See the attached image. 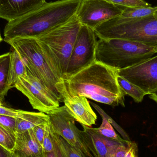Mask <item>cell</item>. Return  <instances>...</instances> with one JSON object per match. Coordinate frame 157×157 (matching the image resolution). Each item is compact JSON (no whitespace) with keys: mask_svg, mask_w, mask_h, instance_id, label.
Returning a JSON list of instances; mask_svg holds the SVG:
<instances>
[{"mask_svg":"<svg viewBox=\"0 0 157 157\" xmlns=\"http://www.w3.org/2000/svg\"><path fill=\"white\" fill-rule=\"evenodd\" d=\"M118 71L96 60L71 76L63 78L61 94L83 96L113 107H124L125 95L117 81Z\"/></svg>","mask_w":157,"mask_h":157,"instance_id":"obj_1","label":"cell"},{"mask_svg":"<svg viewBox=\"0 0 157 157\" xmlns=\"http://www.w3.org/2000/svg\"><path fill=\"white\" fill-rule=\"evenodd\" d=\"M82 0H59L46 2L34 11L8 22L4 40L14 38H36L59 26L76 14Z\"/></svg>","mask_w":157,"mask_h":157,"instance_id":"obj_2","label":"cell"},{"mask_svg":"<svg viewBox=\"0 0 157 157\" xmlns=\"http://www.w3.org/2000/svg\"><path fill=\"white\" fill-rule=\"evenodd\" d=\"M81 25L76 14L65 24L36 38L43 53L63 79Z\"/></svg>","mask_w":157,"mask_h":157,"instance_id":"obj_3","label":"cell"},{"mask_svg":"<svg viewBox=\"0 0 157 157\" xmlns=\"http://www.w3.org/2000/svg\"><path fill=\"white\" fill-rule=\"evenodd\" d=\"M21 56L26 71L63 102V79L44 55L36 38L17 37L6 40Z\"/></svg>","mask_w":157,"mask_h":157,"instance_id":"obj_4","label":"cell"},{"mask_svg":"<svg viewBox=\"0 0 157 157\" xmlns=\"http://www.w3.org/2000/svg\"><path fill=\"white\" fill-rule=\"evenodd\" d=\"M155 48L141 42L121 39H99L96 60L118 70L126 69L153 57Z\"/></svg>","mask_w":157,"mask_h":157,"instance_id":"obj_5","label":"cell"},{"mask_svg":"<svg viewBox=\"0 0 157 157\" xmlns=\"http://www.w3.org/2000/svg\"><path fill=\"white\" fill-rule=\"evenodd\" d=\"M99 39H121L141 42L157 50V18L154 14L141 18L117 17L94 29Z\"/></svg>","mask_w":157,"mask_h":157,"instance_id":"obj_6","label":"cell"},{"mask_svg":"<svg viewBox=\"0 0 157 157\" xmlns=\"http://www.w3.org/2000/svg\"><path fill=\"white\" fill-rule=\"evenodd\" d=\"M97 36L93 29L82 25L76 38L66 74L63 78L71 76L87 67L96 60Z\"/></svg>","mask_w":157,"mask_h":157,"instance_id":"obj_7","label":"cell"},{"mask_svg":"<svg viewBox=\"0 0 157 157\" xmlns=\"http://www.w3.org/2000/svg\"><path fill=\"white\" fill-rule=\"evenodd\" d=\"M25 78L20 77L16 88L28 98L33 109L47 114L59 107V100L48 88L27 71Z\"/></svg>","mask_w":157,"mask_h":157,"instance_id":"obj_8","label":"cell"},{"mask_svg":"<svg viewBox=\"0 0 157 157\" xmlns=\"http://www.w3.org/2000/svg\"><path fill=\"white\" fill-rule=\"evenodd\" d=\"M122 7L108 0H82L76 16L81 25L94 30L102 23L120 16Z\"/></svg>","mask_w":157,"mask_h":157,"instance_id":"obj_9","label":"cell"},{"mask_svg":"<svg viewBox=\"0 0 157 157\" xmlns=\"http://www.w3.org/2000/svg\"><path fill=\"white\" fill-rule=\"evenodd\" d=\"M54 132L73 146L80 149L88 157H94L81 137V131L75 125V120L68 112L65 105L48 114Z\"/></svg>","mask_w":157,"mask_h":157,"instance_id":"obj_10","label":"cell"},{"mask_svg":"<svg viewBox=\"0 0 157 157\" xmlns=\"http://www.w3.org/2000/svg\"><path fill=\"white\" fill-rule=\"evenodd\" d=\"M118 75L150 95L157 90V55L140 64L119 70Z\"/></svg>","mask_w":157,"mask_h":157,"instance_id":"obj_11","label":"cell"},{"mask_svg":"<svg viewBox=\"0 0 157 157\" xmlns=\"http://www.w3.org/2000/svg\"><path fill=\"white\" fill-rule=\"evenodd\" d=\"M61 96L67 111L75 121L88 127L96 124L98 117L86 98L83 96L70 97L65 93H63Z\"/></svg>","mask_w":157,"mask_h":157,"instance_id":"obj_12","label":"cell"},{"mask_svg":"<svg viewBox=\"0 0 157 157\" xmlns=\"http://www.w3.org/2000/svg\"><path fill=\"white\" fill-rule=\"evenodd\" d=\"M46 0H0V18L10 22L42 6Z\"/></svg>","mask_w":157,"mask_h":157,"instance_id":"obj_13","label":"cell"},{"mask_svg":"<svg viewBox=\"0 0 157 157\" xmlns=\"http://www.w3.org/2000/svg\"><path fill=\"white\" fill-rule=\"evenodd\" d=\"M13 157H46L42 146L37 142L32 129L16 133Z\"/></svg>","mask_w":157,"mask_h":157,"instance_id":"obj_14","label":"cell"},{"mask_svg":"<svg viewBox=\"0 0 157 157\" xmlns=\"http://www.w3.org/2000/svg\"><path fill=\"white\" fill-rule=\"evenodd\" d=\"M82 125L81 137L94 157H108L109 139L97 133L91 127Z\"/></svg>","mask_w":157,"mask_h":157,"instance_id":"obj_15","label":"cell"},{"mask_svg":"<svg viewBox=\"0 0 157 157\" xmlns=\"http://www.w3.org/2000/svg\"><path fill=\"white\" fill-rule=\"evenodd\" d=\"M16 119V133L24 132L37 125L49 121L48 115L46 113L24 110Z\"/></svg>","mask_w":157,"mask_h":157,"instance_id":"obj_16","label":"cell"},{"mask_svg":"<svg viewBox=\"0 0 157 157\" xmlns=\"http://www.w3.org/2000/svg\"><path fill=\"white\" fill-rule=\"evenodd\" d=\"M27 76L26 68L20 55L15 50L10 52V60L7 77L6 92L13 88L20 77L25 78Z\"/></svg>","mask_w":157,"mask_h":157,"instance_id":"obj_17","label":"cell"},{"mask_svg":"<svg viewBox=\"0 0 157 157\" xmlns=\"http://www.w3.org/2000/svg\"><path fill=\"white\" fill-rule=\"evenodd\" d=\"M117 81L124 95H129L136 102L142 101L144 96L147 95L137 86L120 75H118L117 76Z\"/></svg>","mask_w":157,"mask_h":157,"instance_id":"obj_18","label":"cell"},{"mask_svg":"<svg viewBox=\"0 0 157 157\" xmlns=\"http://www.w3.org/2000/svg\"><path fill=\"white\" fill-rule=\"evenodd\" d=\"M102 121L101 125L98 128H93V130L102 137L120 143L128 145L132 141H128L122 139L114 131L111 124L104 117H102Z\"/></svg>","mask_w":157,"mask_h":157,"instance_id":"obj_19","label":"cell"},{"mask_svg":"<svg viewBox=\"0 0 157 157\" xmlns=\"http://www.w3.org/2000/svg\"><path fill=\"white\" fill-rule=\"evenodd\" d=\"M10 52L0 55V97L3 99L6 92Z\"/></svg>","mask_w":157,"mask_h":157,"instance_id":"obj_20","label":"cell"},{"mask_svg":"<svg viewBox=\"0 0 157 157\" xmlns=\"http://www.w3.org/2000/svg\"><path fill=\"white\" fill-rule=\"evenodd\" d=\"M123 12L120 17L124 18H141L154 14L157 10L156 7H123Z\"/></svg>","mask_w":157,"mask_h":157,"instance_id":"obj_21","label":"cell"},{"mask_svg":"<svg viewBox=\"0 0 157 157\" xmlns=\"http://www.w3.org/2000/svg\"><path fill=\"white\" fill-rule=\"evenodd\" d=\"M55 137L62 157H87L80 149L69 144L56 133Z\"/></svg>","mask_w":157,"mask_h":157,"instance_id":"obj_22","label":"cell"},{"mask_svg":"<svg viewBox=\"0 0 157 157\" xmlns=\"http://www.w3.org/2000/svg\"><path fill=\"white\" fill-rule=\"evenodd\" d=\"M55 132L49 121L46 124L45 135L43 143V148L45 153H51L55 150L56 146Z\"/></svg>","mask_w":157,"mask_h":157,"instance_id":"obj_23","label":"cell"},{"mask_svg":"<svg viewBox=\"0 0 157 157\" xmlns=\"http://www.w3.org/2000/svg\"><path fill=\"white\" fill-rule=\"evenodd\" d=\"M16 135L0 125V145L12 153L15 145Z\"/></svg>","mask_w":157,"mask_h":157,"instance_id":"obj_24","label":"cell"},{"mask_svg":"<svg viewBox=\"0 0 157 157\" xmlns=\"http://www.w3.org/2000/svg\"><path fill=\"white\" fill-rule=\"evenodd\" d=\"M114 4L125 7H151L149 4L144 0H108Z\"/></svg>","mask_w":157,"mask_h":157,"instance_id":"obj_25","label":"cell"},{"mask_svg":"<svg viewBox=\"0 0 157 157\" xmlns=\"http://www.w3.org/2000/svg\"><path fill=\"white\" fill-rule=\"evenodd\" d=\"M0 125L16 134V119L14 117L0 114Z\"/></svg>","mask_w":157,"mask_h":157,"instance_id":"obj_26","label":"cell"},{"mask_svg":"<svg viewBox=\"0 0 157 157\" xmlns=\"http://www.w3.org/2000/svg\"><path fill=\"white\" fill-rule=\"evenodd\" d=\"M47 123L43 124H40L32 129L34 136L37 142L43 147V140L45 135L46 124Z\"/></svg>","mask_w":157,"mask_h":157,"instance_id":"obj_27","label":"cell"},{"mask_svg":"<svg viewBox=\"0 0 157 157\" xmlns=\"http://www.w3.org/2000/svg\"><path fill=\"white\" fill-rule=\"evenodd\" d=\"M23 110L15 109L13 108L5 107L2 104H0V114L10 117L17 118L20 115Z\"/></svg>","mask_w":157,"mask_h":157,"instance_id":"obj_28","label":"cell"},{"mask_svg":"<svg viewBox=\"0 0 157 157\" xmlns=\"http://www.w3.org/2000/svg\"><path fill=\"white\" fill-rule=\"evenodd\" d=\"M128 150H129V144L120 143L119 144L117 145L115 148V156L116 157H125Z\"/></svg>","mask_w":157,"mask_h":157,"instance_id":"obj_29","label":"cell"},{"mask_svg":"<svg viewBox=\"0 0 157 157\" xmlns=\"http://www.w3.org/2000/svg\"><path fill=\"white\" fill-rule=\"evenodd\" d=\"M120 142H116L113 140H109L108 141V157H116L115 155V148ZM124 144V143H123Z\"/></svg>","mask_w":157,"mask_h":157,"instance_id":"obj_30","label":"cell"},{"mask_svg":"<svg viewBox=\"0 0 157 157\" xmlns=\"http://www.w3.org/2000/svg\"><path fill=\"white\" fill-rule=\"evenodd\" d=\"M138 148L134 142H130L129 144V150L125 157H137Z\"/></svg>","mask_w":157,"mask_h":157,"instance_id":"obj_31","label":"cell"},{"mask_svg":"<svg viewBox=\"0 0 157 157\" xmlns=\"http://www.w3.org/2000/svg\"><path fill=\"white\" fill-rule=\"evenodd\" d=\"M55 141H56V146L55 150L51 153H46V157H62L56 139H55Z\"/></svg>","mask_w":157,"mask_h":157,"instance_id":"obj_32","label":"cell"},{"mask_svg":"<svg viewBox=\"0 0 157 157\" xmlns=\"http://www.w3.org/2000/svg\"><path fill=\"white\" fill-rule=\"evenodd\" d=\"M0 157H13L12 153L0 145Z\"/></svg>","mask_w":157,"mask_h":157,"instance_id":"obj_33","label":"cell"},{"mask_svg":"<svg viewBox=\"0 0 157 157\" xmlns=\"http://www.w3.org/2000/svg\"><path fill=\"white\" fill-rule=\"evenodd\" d=\"M149 97L157 103V90L149 95Z\"/></svg>","mask_w":157,"mask_h":157,"instance_id":"obj_34","label":"cell"},{"mask_svg":"<svg viewBox=\"0 0 157 157\" xmlns=\"http://www.w3.org/2000/svg\"><path fill=\"white\" fill-rule=\"evenodd\" d=\"M3 39L2 38V36H1V32H0V42H1V41H2Z\"/></svg>","mask_w":157,"mask_h":157,"instance_id":"obj_35","label":"cell"},{"mask_svg":"<svg viewBox=\"0 0 157 157\" xmlns=\"http://www.w3.org/2000/svg\"><path fill=\"white\" fill-rule=\"evenodd\" d=\"M154 15H155L157 18V10L155 11V13H154Z\"/></svg>","mask_w":157,"mask_h":157,"instance_id":"obj_36","label":"cell"}]
</instances>
